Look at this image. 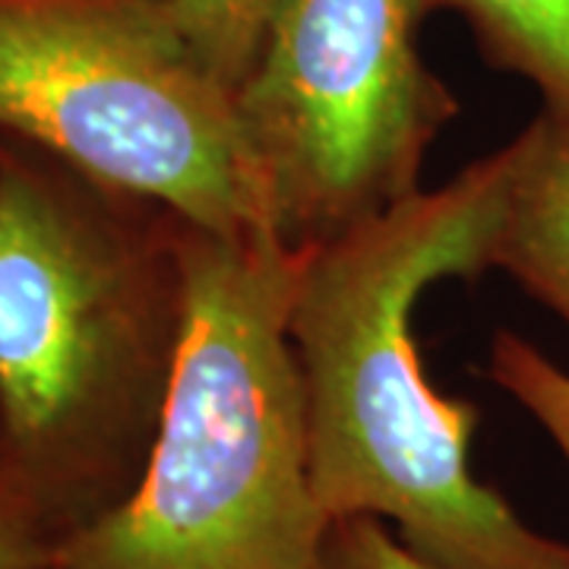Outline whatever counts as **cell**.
<instances>
[{
    "instance_id": "cell-1",
    "label": "cell",
    "mask_w": 569,
    "mask_h": 569,
    "mask_svg": "<svg viewBox=\"0 0 569 569\" xmlns=\"http://www.w3.org/2000/svg\"><path fill=\"white\" fill-rule=\"evenodd\" d=\"M500 152L440 190L305 253L288 336L301 373L310 481L326 519L373 516L437 569H569L468 466L478 408L430 387L415 305L490 269Z\"/></svg>"
},
{
    "instance_id": "cell-2",
    "label": "cell",
    "mask_w": 569,
    "mask_h": 569,
    "mask_svg": "<svg viewBox=\"0 0 569 569\" xmlns=\"http://www.w3.org/2000/svg\"><path fill=\"white\" fill-rule=\"evenodd\" d=\"M181 329L137 490L67 538L58 569H313L310 481L288 317L305 253L174 219Z\"/></svg>"
},
{
    "instance_id": "cell-3",
    "label": "cell",
    "mask_w": 569,
    "mask_h": 569,
    "mask_svg": "<svg viewBox=\"0 0 569 569\" xmlns=\"http://www.w3.org/2000/svg\"><path fill=\"white\" fill-rule=\"evenodd\" d=\"M0 130L224 238H272L238 92L164 0H0Z\"/></svg>"
},
{
    "instance_id": "cell-4",
    "label": "cell",
    "mask_w": 569,
    "mask_h": 569,
    "mask_svg": "<svg viewBox=\"0 0 569 569\" xmlns=\"http://www.w3.org/2000/svg\"><path fill=\"white\" fill-rule=\"evenodd\" d=\"M421 0H279L238 86V114L279 244L307 253L421 187L459 114L418 51Z\"/></svg>"
},
{
    "instance_id": "cell-5",
    "label": "cell",
    "mask_w": 569,
    "mask_h": 569,
    "mask_svg": "<svg viewBox=\"0 0 569 569\" xmlns=\"http://www.w3.org/2000/svg\"><path fill=\"white\" fill-rule=\"evenodd\" d=\"M181 329L174 219L156 253L26 168L0 171V418L44 456L140 387H168Z\"/></svg>"
},
{
    "instance_id": "cell-6",
    "label": "cell",
    "mask_w": 569,
    "mask_h": 569,
    "mask_svg": "<svg viewBox=\"0 0 569 569\" xmlns=\"http://www.w3.org/2000/svg\"><path fill=\"white\" fill-rule=\"evenodd\" d=\"M490 269H503L569 326V123L545 108L500 149Z\"/></svg>"
},
{
    "instance_id": "cell-7",
    "label": "cell",
    "mask_w": 569,
    "mask_h": 569,
    "mask_svg": "<svg viewBox=\"0 0 569 569\" xmlns=\"http://www.w3.org/2000/svg\"><path fill=\"white\" fill-rule=\"evenodd\" d=\"M421 10L459 13L485 61L529 80L569 123V0H421Z\"/></svg>"
},
{
    "instance_id": "cell-8",
    "label": "cell",
    "mask_w": 569,
    "mask_h": 569,
    "mask_svg": "<svg viewBox=\"0 0 569 569\" xmlns=\"http://www.w3.org/2000/svg\"><path fill=\"white\" fill-rule=\"evenodd\" d=\"M279 0H164L183 39L234 92L260 51Z\"/></svg>"
},
{
    "instance_id": "cell-9",
    "label": "cell",
    "mask_w": 569,
    "mask_h": 569,
    "mask_svg": "<svg viewBox=\"0 0 569 569\" xmlns=\"http://www.w3.org/2000/svg\"><path fill=\"white\" fill-rule=\"evenodd\" d=\"M490 380L548 430L569 462V373L516 332H500L490 348Z\"/></svg>"
},
{
    "instance_id": "cell-10",
    "label": "cell",
    "mask_w": 569,
    "mask_h": 569,
    "mask_svg": "<svg viewBox=\"0 0 569 569\" xmlns=\"http://www.w3.org/2000/svg\"><path fill=\"white\" fill-rule=\"evenodd\" d=\"M313 569H437L392 538L373 516L332 519Z\"/></svg>"
},
{
    "instance_id": "cell-11",
    "label": "cell",
    "mask_w": 569,
    "mask_h": 569,
    "mask_svg": "<svg viewBox=\"0 0 569 569\" xmlns=\"http://www.w3.org/2000/svg\"><path fill=\"white\" fill-rule=\"evenodd\" d=\"M44 560L48 550L41 545L26 490L0 481V569H41Z\"/></svg>"
}]
</instances>
